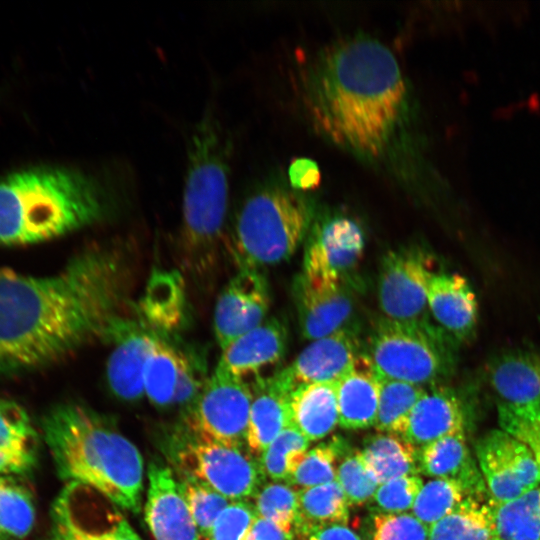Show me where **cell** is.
Returning a JSON list of instances; mask_svg holds the SVG:
<instances>
[{
	"mask_svg": "<svg viewBox=\"0 0 540 540\" xmlns=\"http://www.w3.org/2000/svg\"><path fill=\"white\" fill-rule=\"evenodd\" d=\"M132 263L117 244H95L57 273L0 268V376L52 365L83 345L114 340L124 316Z\"/></svg>",
	"mask_w": 540,
	"mask_h": 540,
	"instance_id": "6da1fadb",
	"label": "cell"
},
{
	"mask_svg": "<svg viewBox=\"0 0 540 540\" xmlns=\"http://www.w3.org/2000/svg\"><path fill=\"white\" fill-rule=\"evenodd\" d=\"M303 100L316 128L366 158L382 157L408 112V88L394 53L354 36L324 48L303 78Z\"/></svg>",
	"mask_w": 540,
	"mask_h": 540,
	"instance_id": "7a4b0ae2",
	"label": "cell"
},
{
	"mask_svg": "<svg viewBox=\"0 0 540 540\" xmlns=\"http://www.w3.org/2000/svg\"><path fill=\"white\" fill-rule=\"evenodd\" d=\"M108 183L83 169L40 165L0 177V246L53 240L108 216Z\"/></svg>",
	"mask_w": 540,
	"mask_h": 540,
	"instance_id": "3957f363",
	"label": "cell"
},
{
	"mask_svg": "<svg viewBox=\"0 0 540 540\" xmlns=\"http://www.w3.org/2000/svg\"><path fill=\"white\" fill-rule=\"evenodd\" d=\"M41 429L63 480L96 490L120 509L139 512L143 458L107 418L82 404L65 402L46 412Z\"/></svg>",
	"mask_w": 540,
	"mask_h": 540,
	"instance_id": "277c9868",
	"label": "cell"
},
{
	"mask_svg": "<svg viewBox=\"0 0 540 540\" xmlns=\"http://www.w3.org/2000/svg\"><path fill=\"white\" fill-rule=\"evenodd\" d=\"M187 152L180 257L188 272L202 277L217 263L229 199V144L214 113L198 121Z\"/></svg>",
	"mask_w": 540,
	"mask_h": 540,
	"instance_id": "5b68a950",
	"label": "cell"
},
{
	"mask_svg": "<svg viewBox=\"0 0 540 540\" xmlns=\"http://www.w3.org/2000/svg\"><path fill=\"white\" fill-rule=\"evenodd\" d=\"M313 217L312 203L297 191L277 185L256 190L235 221L233 249L239 268L288 260L306 239Z\"/></svg>",
	"mask_w": 540,
	"mask_h": 540,
	"instance_id": "8992f818",
	"label": "cell"
},
{
	"mask_svg": "<svg viewBox=\"0 0 540 540\" xmlns=\"http://www.w3.org/2000/svg\"><path fill=\"white\" fill-rule=\"evenodd\" d=\"M366 355L380 375L423 387L447 376L452 368L451 351L426 321L380 317L369 335Z\"/></svg>",
	"mask_w": 540,
	"mask_h": 540,
	"instance_id": "52a82bcc",
	"label": "cell"
},
{
	"mask_svg": "<svg viewBox=\"0 0 540 540\" xmlns=\"http://www.w3.org/2000/svg\"><path fill=\"white\" fill-rule=\"evenodd\" d=\"M176 462L190 475L231 501L255 497L266 476L259 457L247 446H237L199 437L186 428L178 437Z\"/></svg>",
	"mask_w": 540,
	"mask_h": 540,
	"instance_id": "ba28073f",
	"label": "cell"
},
{
	"mask_svg": "<svg viewBox=\"0 0 540 540\" xmlns=\"http://www.w3.org/2000/svg\"><path fill=\"white\" fill-rule=\"evenodd\" d=\"M251 401L252 388L246 380L213 372L186 408L185 428L202 438L247 446Z\"/></svg>",
	"mask_w": 540,
	"mask_h": 540,
	"instance_id": "9c48e42d",
	"label": "cell"
},
{
	"mask_svg": "<svg viewBox=\"0 0 540 540\" xmlns=\"http://www.w3.org/2000/svg\"><path fill=\"white\" fill-rule=\"evenodd\" d=\"M119 509L96 490L68 483L52 506L53 540H142Z\"/></svg>",
	"mask_w": 540,
	"mask_h": 540,
	"instance_id": "30bf717a",
	"label": "cell"
},
{
	"mask_svg": "<svg viewBox=\"0 0 540 540\" xmlns=\"http://www.w3.org/2000/svg\"><path fill=\"white\" fill-rule=\"evenodd\" d=\"M434 273L427 257L416 248H401L383 258L378 301L383 316L407 323L424 322L429 282Z\"/></svg>",
	"mask_w": 540,
	"mask_h": 540,
	"instance_id": "8fae6325",
	"label": "cell"
},
{
	"mask_svg": "<svg viewBox=\"0 0 540 540\" xmlns=\"http://www.w3.org/2000/svg\"><path fill=\"white\" fill-rule=\"evenodd\" d=\"M476 455L495 503L513 500L540 484V468L531 451L502 429L483 436L477 443Z\"/></svg>",
	"mask_w": 540,
	"mask_h": 540,
	"instance_id": "7c38bea8",
	"label": "cell"
},
{
	"mask_svg": "<svg viewBox=\"0 0 540 540\" xmlns=\"http://www.w3.org/2000/svg\"><path fill=\"white\" fill-rule=\"evenodd\" d=\"M364 244L361 227L347 216L313 222L306 236L301 273L346 283L363 255Z\"/></svg>",
	"mask_w": 540,
	"mask_h": 540,
	"instance_id": "4fadbf2b",
	"label": "cell"
},
{
	"mask_svg": "<svg viewBox=\"0 0 540 540\" xmlns=\"http://www.w3.org/2000/svg\"><path fill=\"white\" fill-rule=\"evenodd\" d=\"M269 307L264 275L256 268H239L221 291L214 309V333L221 349L262 324Z\"/></svg>",
	"mask_w": 540,
	"mask_h": 540,
	"instance_id": "5bb4252c",
	"label": "cell"
},
{
	"mask_svg": "<svg viewBox=\"0 0 540 540\" xmlns=\"http://www.w3.org/2000/svg\"><path fill=\"white\" fill-rule=\"evenodd\" d=\"M293 295L302 336L313 341L350 327L353 300L345 282L300 273Z\"/></svg>",
	"mask_w": 540,
	"mask_h": 540,
	"instance_id": "9a60e30c",
	"label": "cell"
},
{
	"mask_svg": "<svg viewBox=\"0 0 540 540\" xmlns=\"http://www.w3.org/2000/svg\"><path fill=\"white\" fill-rule=\"evenodd\" d=\"M361 354L356 331L347 327L311 341L289 365L274 375L290 392L303 384L335 383Z\"/></svg>",
	"mask_w": 540,
	"mask_h": 540,
	"instance_id": "2e32d148",
	"label": "cell"
},
{
	"mask_svg": "<svg viewBox=\"0 0 540 540\" xmlns=\"http://www.w3.org/2000/svg\"><path fill=\"white\" fill-rule=\"evenodd\" d=\"M148 480L144 516L153 540H199L197 526L172 469L152 462Z\"/></svg>",
	"mask_w": 540,
	"mask_h": 540,
	"instance_id": "e0dca14e",
	"label": "cell"
},
{
	"mask_svg": "<svg viewBox=\"0 0 540 540\" xmlns=\"http://www.w3.org/2000/svg\"><path fill=\"white\" fill-rule=\"evenodd\" d=\"M287 343L284 321L267 319L226 346L214 372L246 380L277 363L285 354Z\"/></svg>",
	"mask_w": 540,
	"mask_h": 540,
	"instance_id": "ac0fdd59",
	"label": "cell"
},
{
	"mask_svg": "<svg viewBox=\"0 0 540 540\" xmlns=\"http://www.w3.org/2000/svg\"><path fill=\"white\" fill-rule=\"evenodd\" d=\"M157 334L129 321L114 339L116 345L108 359L107 381L117 398L135 401L145 395L144 372Z\"/></svg>",
	"mask_w": 540,
	"mask_h": 540,
	"instance_id": "d6986e66",
	"label": "cell"
},
{
	"mask_svg": "<svg viewBox=\"0 0 540 540\" xmlns=\"http://www.w3.org/2000/svg\"><path fill=\"white\" fill-rule=\"evenodd\" d=\"M434 319L458 340L468 339L478 322V302L468 281L456 273H434L427 292Z\"/></svg>",
	"mask_w": 540,
	"mask_h": 540,
	"instance_id": "ffe728a7",
	"label": "cell"
},
{
	"mask_svg": "<svg viewBox=\"0 0 540 540\" xmlns=\"http://www.w3.org/2000/svg\"><path fill=\"white\" fill-rule=\"evenodd\" d=\"M461 431H464V414L460 399L450 388L436 386L426 389L417 401L402 437L420 449Z\"/></svg>",
	"mask_w": 540,
	"mask_h": 540,
	"instance_id": "44dd1931",
	"label": "cell"
},
{
	"mask_svg": "<svg viewBox=\"0 0 540 540\" xmlns=\"http://www.w3.org/2000/svg\"><path fill=\"white\" fill-rule=\"evenodd\" d=\"M339 425L345 429H366L375 425L380 374L366 354L335 382Z\"/></svg>",
	"mask_w": 540,
	"mask_h": 540,
	"instance_id": "7402d4cb",
	"label": "cell"
},
{
	"mask_svg": "<svg viewBox=\"0 0 540 540\" xmlns=\"http://www.w3.org/2000/svg\"><path fill=\"white\" fill-rule=\"evenodd\" d=\"M39 433L19 403L0 399V475L22 476L35 468Z\"/></svg>",
	"mask_w": 540,
	"mask_h": 540,
	"instance_id": "603a6c76",
	"label": "cell"
},
{
	"mask_svg": "<svg viewBox=\"0 0 540 540\" xmlns=\"http://www.w3.org/2000/svg\"><path fill=\"white\" fill-rule=\"evenodd\" d=\"M251 388L246 442L250 452L260 457L269 444L289 426L290 391L285 389L275 375L257 376Z\"/></svg>",
	"mask_w": 540,
	"mask_h": 540,
	"instance_id": "cb8c5ba5",
	"label": "cell"
},
{
	"mask_svg": "<svg viewBox=\"0 0 540 540\" xmlns=\"http://www.w3.org/2000/svg\"><path fill=\"white\" fill-rule=\"evenodd\" d=\"M487 376L504 403L540 401V353L517 350L500 354L489 363Z\"/></svg>",
	"mask_w": 540,
	"mask_h": 540,
	"instance_id": "d4e9b609",
	"label": "cell"
},
{
	"mask_svg": "<svg viewBox=\"0 0 540 540\" xmlns=\"http://www.w3.org/2000/svg\"><path fill=\"white\" fill-rule=\"evenodd\" d=\"M289 426L310 442L329 435L339 425L335 383L303 384L288 399Z\"/></svg>",
	"mask_w": 540,
	"mask_h": 540,
	"instance_id": "484cf974",
	"label": "cell"
},
{
	"mask_svg": "<svg viewBox=\"0 0 540 540\" xmlns=\"http://www.w3.org/2000/svg\"><path fill=\"white\" fill-rule=\"evenodd\" d=\"M419 471L434 479H454L472 494H483L485 482L466 445L464 431L457 432L419 449Z\"/></svg>",
	"mask_w": 540,
	"mask_h": 540,
	"instance_id": "4316f807",
	"label": "cell"
},
{
	"mask_svg": "<svg viewBox=\"0 0 540 540\" xmlns=\"http://www.w3.org/2000/svg\"><path fill=\"white\" fill-rule=\"evenodd\" d=\"M188 352L157 334L144 372V392L154 405L173 404L181 376L199 359Z\"/></svg>",
	"mask_w": 540,
	"mask_h": 540,
	"instance_id": "83f0119b",
	"label": "cell"
},
{
	"mask_svg": "<svg viewBox=\"0 0 540 540\" xmlns=\"http://www.w3.org/2000/svg\"><path fill=\"white\" fill-rule=\"evenodd\" d=\"M349 503L338 482L297 490L293 528L301 536L331 525H347Z\"/></svg>",
	"mask_w": 540,
	"mask_h": 540,
	"instance_id": "f1b7e54d",
	"label": "cell"
},
{
	"mask_svg": "<svg viewBox=\"0 0 540 540\" xmlns=\"http://www.w3.org/2000/svg\"><path fill=\"white\" fill-rule=\"evenodd\" d=\"M483 494L467 496L429 527L428 540H494L493 504Z\"/></svg>",
	"mask_w": 540,
	"mask_h": 540,
	"instance_id": "f546056e",
	"label": "cell"
},
{
	"mask_svg": "<svg viewBox=\"0 0 540 540\" xmlns=\"http://www.w3.org/2000/svg\"><path fill=\"white\" fill-rule=\"evenodd\" d=\"M360 451L380 484L420 473L419 449L400 435L378 433L370 436Z\"/></svg>",
	"mask_w": 540,
	"mask_h": 540,
	"instance_id": "4dcf8cb0",
	"label": "cell"
},
{
	"mask_svg": "<svg viewBox=\"0 0 540 540\" xmlns=\"http://www.w3.org/2000/svg\"><path fill=\"white\" fill-rule=\"evenodd\" d=\"M183 286L175 272H156L150 279L141 303V312L148 324L167 332L179 324L183 313Z\"/></svg>",
	"mask_w": 540,
	"mask_h": 540,
	"instance_id": "1f68e13d",
	"label": "cell"
},
{
	"mask_svg": "<svg viewBox=\"0 0 540 540\" xmlns=\"http://www.w3.org/2000/svg\"><path fill=\"white\" fill-rule=\"evenodd\" d=\"M494 540H540V486L493 504Z\"/></svg>",
	"mask_w": 540,
	"mask_h": 540,
	"instance_id": "d6a6232c",
	"label": "cell"
},
{
	"mask_svg": "<svg viewBox=\"0 0 540 540\" xmlns=\"http://www.w3.org/2000/svg\"><path fill=\"white\" fill-rule=\"evenodd\" d=\"M425 390L423 386L380 375L376 430L402 436L409 415Z\"/></svg>",
	"mask_w": 540,
	"mask_h": 540,
	"instance_id": "836d02e7",
	"label": "cell"
},
{
	"mask_svg": "<svg viewBox=\"0 0 540 540\" xmlns=\"http://www.w3.org/2000/svg\"><path fill=\"white\" fill-rule=\"evenodd\" d=\"M36 510L30 491L13 476L0 475V533L4 540H22L32 531Z\"/></svg>",
	"mask_w": 540,
	"mask_h": 540,
	"instance_id": "e575fe53",
	"label": "cell"
},
{
	"mask_svg": "<svg viewBox=\"0 0 540 540\" xmlns=\"http://www.w3.org/2000/svg\"><path fill=\"white\" fill-rule=\"evenodd\" d=\"M474 495L454 479H433L424 484L411 509L428 528L454 510L467 496Z\"/></svg>",
	"mask_w": 540,
	"mask_h": 540,
	"instance_id": "d590c367",
	"label": "cell"
},
{
	"mask_svg": "<svg viewBox=\"0 0 540 540\" xmlns=\"http://www.w3.org/2000/svg\"><path fill=\"white\" fill-rule=\"evenodd\" d=\"M309 444L295 428L286 427L259 457L266 478L286 483L305 457Z\"/></svg>",
	"mask_w": 540,
	"mask_h": 540,
	"instance_id": "8d00e7d4",
	"label": "cell"
},
{
	"mask_svg": "<svg viewBox=\"0 0 540 540\" xmlns=\"http://www.w3.org/2000/svg\"><path fill=\"white\" fill-rule=\"evenodd\" d=\"M341 448L340 442L331 441L308 450L286 484L300 490L335 481Z\"/></svg>",
	"mask_w": 540,
	"mask_h": 540,
	"instance_id": "74e56055",
	"label": "cell"
},
{
	"mask_svg": "<svg viewBox=\"0 0 540 540\" xmlns=\"http://www.w3.org/2000/svg\"><path fill=\"white\" fill-rule=\"evenodd\" d=\"M179 483L199 535L207 539L216 519L231 500L190 475L184 474Z\"/></svg>",
	"mask_w": 540,
	"mask_h": 540,
	"instance_id": "f35d334b",
	"label": "cell"
},
{
	"mask_svg": "<svg viewBox=\"0 0 540 540\" xmlns=\"http://www.w3.org/2000/svg\"><path fill=\"white\" fill-rule=\"evenodd\" d=\"M257 516L272 521L293 533L297 509V490L282 482L264 484L254 497Z\"/></svg>",
	"mask_w": 540,
	"mask_h": 540,
	"instance_id": "ab89813d",
	"label": "cell"
},
{
	"mask_svg": "<svg viewBox=\"0 0 540 540\" xmlns=\"http://www.w3.org/2000/svg\"><path fill=\"white\" fill-rule=\"evenodd\" d=\"M336 481L348 503L353 505L369 503L380 485L361 451L358 450L346 455L339 463Z\"/></svg>",
	"mask_w": 540,
	"mask_h": 540,
	"instance_id": "60d3db41",
	"label": "cell"
},
{
	"mask_svg": "<svg viewBox=\"0 0 540 540\" xmlns=\"http://www.w3.org/2000/svg\"><path fill=\"white\" fill-rule=\"evenodd\" d=\"M424 483L419 475H406L378 486L372 503L379 513L402 514L411 511Z\"/></svg>",
	"mask_w": 540,
	"mask_h": 540,
	"instance_id": "b9f144b4",
	"label": "cell"
},
{
	"mask_svg": "<svg viewBox=\"0 0 540 540\" xmlns=\"http://www.w3.org/2000/svg\"><path fill=\"white\" fill-rule=\"evenodd\" d=\"M497 410L501 429L522 442L540 468V424L524 405L501 402Z\"/></svg>",
	"mask_w": 540,
	"mask_h": 540,
	"instance_id": "7bdbcfd3",
	"label": "cell"
},
{
	"mask_svg": "<svg viewBox=\"0 0 540 540\" xmlns=\"http://www.w3.org/2000/svg\"><path fill=\"white\" fill-rule=\"evenodd\" d=\"M257 517L249 500L231 501L216 519L206 540H246Z\"/></svg>",
	"mask_w": 540,
	"mask_h": 540,
	"instance_id": "ee69618b",
	"label": "cell"
},
{
	"mask_svg": "<svg viewBox=\"0 0 540 540\" xmlns=\"http://www.w3.org/2000/svg\"><path fill=\"white\" fill-rule=\"evenodd\" d=\"M429 528L412 513L373 517L372 540H428Z\"/></svg>",
	"mask_w": 540,
	"mask_h": 540,
	"instance_id": "f6af8a7d",
	"label": "cell"
},
{
	"mask_svg": "<svg viewBox=\"0 0 540 540\" xmlns=\"http://www.w3.org/2000/svg\"><path fill=\"white\" fill-rule=\"evenodd\" d=\"M289 178L295 189L307 190L316 187L320 180V173L315 162L309 159H297L290 166Z\"/></svg>",
	"mask_w": 540,
	"mask_h": 540,
	"instance_id": "bcb514c9",
	"label": "cell"
},
{
	"mask_svg": "<svg viewBox=\"0 0 540 540\" xmlns=\"http://www.w3.org/2000/svg\"><path fill=\"white\" fill-rule=\"evenodd\" d=\"M293 533L284 531L270 520L257 516L246 540H292Z\"/></svg>",
	"mask_w": 540,
	"mask_h": 540,
	"instance_id": "7dc6e473",
	"label": "cell"
},
{
	"mask_svg": "<svg viewBox=\"0 0 540 540\" xmlns=\"http://www.w3.org/2000/svg\"><path fill=\"white\" fill-rule=\"evenodd\" d=\"M308 540H361L356 532L346 525H331L314 531Z\"/></svg>",
	"mask_w": 540,
	"mask_h": 540,
	"instance_id": "c3c4849f",
	"label": "cell"
},
{
	"mask_svg": "<svg viewBox=\"0 0 540 540\" xmlns=\"http://www.w3.org/2000/svg\"><path fill=\"white\" fill-rule=\"evenodd\" d=\"M526 407L528 412L534 417V419L540 424V401L528 404H522Z\"/></svg>",
	"mask_w": 540,
	"mask_h": 540,
	"instance_id": "681fc988",
	"label": "cell"
},
{
	"mask_svg": "<svg viewBox=\"0 0 540 540\" xmlns=\"http://www.w3.org/2000/svg\"><path fill=\"white\" fill-rule=\"evenodd\" d=\"M0 540H4L3 537H2V535H1V533H0Z\"/></svg>",
	"mask_w": 540,
	"mask_h": 540,
	"instance_id": "f907efd6",
	"label": "cell"
}]
</instances>
